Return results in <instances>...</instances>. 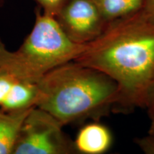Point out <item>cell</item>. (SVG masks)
Here are the masks:
<instances>
[{"label": "cell", "instance_id": "6da1fadb", "mask_svg": "<svg viewBox=\"0 0 154 154\" xmlns=\"http://www.w3.org/2000/svg\"><path fill=\"white\" fill-rule=\"evenodd\" d=\"M75 61L104 73L116 83L119 98L115 111L143 107L154 82V19L141 9L109 22Z\"/></svg>", "mask_w": 154, "mask_h": 154}, {"label": "cell", "instance_id": "52a82bcc", "mask_svg": "<svg viewBox=\"0 0 154 154\" xmlns=\"http://www.w3.org/2000/svg\"><path fill=\"white\" fill-rule=\"evenodd\" d=\"M32 109L14 112L0 109V154H12L20 127Z\"/></svg>", "mask_w": 154, "mask_h": 154}, {"label": "cell", "instance_id": "8fae6325", "mask_svg": "<svg viewBox=\"0 0 154 154\" xmlns=\"http://www.w3.org/2000/svg\"><path fill=\"white\" fill-rule=\"evenodd\" d=\"M140 150L146 154H154V134H149L143 137L136 138L134 139Z\"/></svg>", "mask_w": 154, "mask_h": 154}, {"label": "cell", "instance_id": "3957f363", "mask_svg": "<svg viewBox=\"0 0 154 154\" xmlns=\"http://www.w3.org/2000/svg\"><path fill=\"white\" fill-rule=\"evenodd\" d=\"M36 9L35 23L17 51L0 41V69L20 79L37 83L54 69L78 59L88 44L72 42L54 17Z\"/></svg>", "mask_w": 154, "mask_h": 154}, {"label": "cell", "instance_id": "5bb4252c", "mask_svg": "<svg viewBox=\"0 0 154 154\" xmlns=\"http://www.w3.org/2000/svg\"><path fill=\"white\" fill-rule=\"evenodd\" d=\"M151 126H150L149 130V134H154V119H151Z\"/></svg>", "mask_w": 154, "mask_h": 154}, {"label": "cell", "instance_id": "5b68a950", "mask_svg": "<svg viewBox=\"0 0 154 154\" xmlns=\"http://www.w3.org/2000/svg\"><path fill=\"white\" fill-rule=\"evenodd\" d=\"M55 19L72 42L82 44L94 41L108 24L94 0H66Z\"/></svg>", "mask_w": 154, "mask_h": 154}, {"label": "cell", "instance_id": "9a60e30c", "mask_svg": "<svg viewBox=\"0 0 154 154\" xmlns=\"http://www.w3.org/2000/svg\"><path fill=\"white\" fill-rule=\"evenodd\" d=\"M5 4V0H0V7H2Z\"/></svg>", "mask_w": 154, "mask_h": 154}, {"label": "cell", "instance_id": "7c38bea8", "mask_svg": "<svg viewBox=\"0 0 154 154\" xmlns=\"http://www.w3.org/2000/svg\"><path fill=\"white\" fill-rule=\"evenodd\" d=\"M143 108L146 109L150 119H154V82L148 88L143 99Z\"/></svg>", "mask_w": 154, "mask_h": 154}, {"label": "cell", "instance_id": "277c9868", "mask_svg": "<svg viewBox=\"0 0 154 154\" xmlns=\"http://www.w3.org/2000/svg\"><path fill=\"white\" fill-rule=\"evenodd\" d=\"M63 126L47 111L33 107L20 127L12 154L76 153L74 142L63 133Z\"/></svg>", "mask_w": 154, "mask_h": 154}, {"label": "cell", "instance_id": "8992f818", "mask_svg": "<svg viewBox=\"0 0 154 154\" xmlns=\"http://www.w3.org/2000/svg\"><path fill=\"white\" fill-rule=\"evenodd\" d=\"M112 141V134L109 128L96 121L82 127L74 142L79 153L102 154L109 151Z\"/></svg>", "mask_w": 154, "mask_h": 154}, {"label": "cell", "instance_id": "7a4b0ae2", "mask_svg": "<svg viewBox=\"0 0 154 154\" xmlns=\"http://www.w3.org/2000/svg\"><path fill=\"white\" fill-rule=\"evenodd\" d=\"M36 106L63 126L99 121L115 111L118 85L104 73L73 61L54 69L37 82Z\"/></svg>", "mask_w": 154, "mask_h": 154}, {"label": "cell", "instance_id": "30bf717a", "mask_svg": "<svg viewBox=\"0 0 154 154\" xmlns=\"http://www.w3.org/2000/svg\"><path fill=\"white\" fill-rule=\"evenodd\" d=\"M44 14L56 17L66 0H35Z\"/></svg>", "mask_w": 154, "mask_h": 154}, {"label": "cell", "instance_id": "ba28073f", "mask_svg": "<svg viewBox=\"0 0 154 154\" xmlns=\"http://www.w3.org/2000/svg\"><path fill=\"white\" fill-rule=\"evenodd\" d=\"M107 23L129 16L143 9L145 0H94Z\"/></svg>", "mask_w": 154, "mask_h": 154}, {"label": "cell", "instance_id": "4fadbf2b", "mask_svg": "<svg viewBox=\"0 0 154 154\" xmlns=\"http://www.w3.org/2000/svg\"><path fill=\"white\" fill-rule=\"evenodd\" d=\"M142 9L146 14L154 19V0H145Z\"/></svg>", "mask_w": 154, "mask_h": 154}, {"label": "cell", "instance_id": "9c48e42d", "mask_svg": "<svg viewBox=\"0 0 154 154\" xmlns=\"http://www.w3.org/2000/svg\"><path fill=\"white\" fill-rule=\"evenodd\" d=\"M19 79H20L0 69V109L5 106L11 98Z\"/></svg>", "mask_w": 154, "mask_h": 154}]
</instances>
